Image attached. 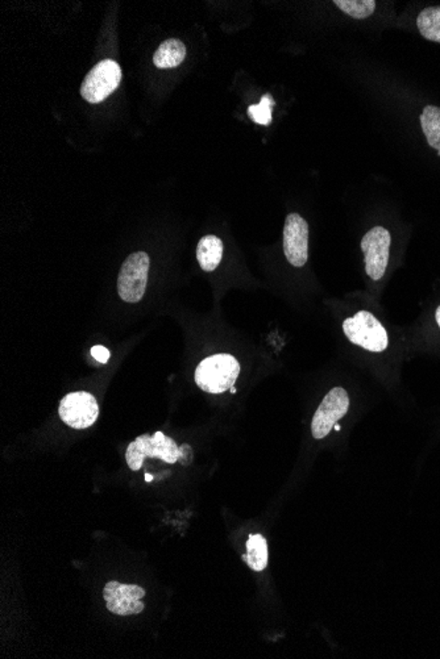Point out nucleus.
I'll list each match as a JSON object with an SVG mask.
<instances>
[{
    "label": "nucleus",
    "instance_id": "nucleus-20",
    "mask_svg": "<svg viewBox=\"0 0 440 659\" xmlns=\"http://www.w3.org/2000/svg\"><path fill=\"white\" fill-rule=\"evenodd\" d=\"M146 480H147V482H152V480H153L152 475L147 474L146 475Z\"/></svg>",
    "mask_w": 440,
    "mask_h": 659
},
{
    "label": "nucleus",
    "instance_id": "nucleus-14",
    "mask_svg": "<svg viewBox=\"0 0 440 659\" xmlns=\"http://www.w3.org/2000/svg\"><path fill=\"white\" fill-rule=\"evenodd\" d=\"M420 120L428 145L438 150L440 155V107H425Z\"/></svg>",
    "mask_w": 440,
    "mask_h": 659
},
{
    "label": "nucleus",
    "instance_id": "nucleus-8",
    "mask_svg": "<svg viewBox=\"0 0 440 659\" xmlns=\"http://www.w3.org/2000/svg\"><path fill=\"white\" fill-rule=\"evenodd\" d=\"M349 409V396L341 387H335L324 396L321 406L316 409L311 423L314 439L322 440L329 436L333 425L347 414Z\"/></svg>",
    "mask_w": 440,
    "mask_h": 659
},
{
    "label": "nucleus",
    "instance_id": "nucleus-16",
    "mask_svg": "<svg viewBox=\"0 0 440 659\" xmlns=\"http://www.w3.org/2000/svg\"><path fill=\"white\" fill-rule=\"evenodd\" d=\"M333 4L354 19H367L376 10L374 0H335Z\"/></svg>",
    "mask_w": 440,
    "mask_h": 659
},
{
    "label": "nucleus",
    "instance_id": "nucleus-17",
    "mask_svg": "<svg viewBox=\"0 0 440 659\" xmlns=\"http://www.w3.org/2000/svg\"><path fill=\"white\" fill-rule=\"evenodd\" d=\"M275 106L272 95L265 94L259 105H252L248 108L251 119L260 125H269L272 123V111Z\"/></svg>",
    "mask_w": 440,
    "mask_h": 659
},
{
    "label": "nucleus",
    "instance_id": "nucleus-3",
    "mask_svg": "<svg viewBox=\"0 0 440 659\" xmlns=\"http://www.w3.org/2000/svg\"><path fill=\"white\" fill-rule=\"evenodd\" d=\"M343 332L352 344L369 352L381 353L389 345L384 325L368 311H359L355 316L344 320Z\"/></svg>",
    "mask_w": 440,
    "mask_h": 659
},
{
    "label": "nucleus",
    "instance_id": "nucleus-19",
    "mask_svg": "<svg viewBox=\"0 0 440 659\" xmlns=\"http://www.w3.org/2000/svg\"><path fill=\"white\" fill-rule=\"evenodd\" d=\"M436 322H438V325L440 328V306L438 307V310H436Z\"/></svg>",
    "mask_w": 440,
    "mask_h": 659
},
{
    "label": "nucleus",
    "instance_id": "nucleus-4",
    "mask_svg": "<svg viewBox=\"0 0 440 659\" xmlns=\"http://www.w3.org/2000/svg\"><path fill=\"white\" fill-rule=\"evenodd\" d=\"M149 256L144 251L131 254L120 267L117 277V292L127 303H138L146 294Z\"/></svg>",
    "mask_w": 440,
    "mask_h": 659
},
{
    "label": "nucleus",
    "instance_id": "nucleus-13",
    "mask_svg": "<svg viewBox=\"0 0 440 659\" xmlns=\"http://www.w3.org/2000/svg\"><path fill=\"white\" fill-rule=\"evenodd\" d=\"M268 557H269V552H268L267 540L261 535L250 536L247 541V553L243 557L247 565L253 571L265 570L268 566Z\"/></svg>",
    "mask_w": 440,
    "mask_h": 659
},
{
    "label": "nucleus",
    "instance_id": "nucleus-10",
    "mask_svg": "<svg viewBox=\"0 0 440 659\" xmlns=\"http://www.w3.org/2000/svg\"><path fill=\"white\" fill-rule=\"evenodd\" d=\"M284 251L294 267H303L308 258V224L298 213H291L284 226Z\"/></svg>",
    "mask_w": 440,
    "mask_h": 659
},
{
    "label": "nucleus",
    "instance_id": "nucleus-12",
    "mask_svg": "<svg viewBox=\"0 0 440 659\" xmlns=\"http://www.w3.org/2000/svg\"><path fill=\"white\" fill-rule=\"evenodd\" d=\"M221 257H223V242L220 237L209 234L198 242L196 258L204 272H214L220 266Z\"/></svg>",
    "mask_w": 440,
    "mask_h": 659
},
{
    "label": "nucleus",
    "instance_id": "nucleus-5",
    "mask_svg": "<svg viewBox=\"0 0 440 659\" xmlns=\"http://www.w3.org/2000/svg\"><path fill=\"white\" fill-rule=\"evenodd\" d=\"M122 81V69L114 60H105L95 65L84 76L81 95L92 105L103 102L117 89Z\"/></svg>",
    "mask_w": 440,
    "mask_h": 659
},
{
    "label": "nucleus",
    "instance_id": "nucleus-2",
    "mask_svg": "<svg viewBox=\"0 0 440 659\" xmlns=\"http://www.w3.org/2000/svg\"><path fill=\"white\" fill-rule=\"evenodd\" d=\"M240 374V363L231 354H215L199 363L196 383L209 393L231 390Z\"/></svg>",
    "mask_w": 440,
    "mask_h": 659
},
{
    "label": "nucleus",
    "instance_id": "nucleus-6",
    "mask_svg": "<svg viewBox=\"0 0 440 659\" xmlns=\"http://www.w3.org/2000/svg\"><path fill=\"white\" fill-rule=\"evenodd\" d=\"M392 237L384 226H374L362 240L365 272L373 281H380L387 272Z\"/></svg>",
    "mask_w": 440,
    "mask_h": 659
},
{
    "label": "nucleus",
    "instance_id": "nucleus-1",
    "mask_svg": "<svg viewBox=\"0 0 440 659\" xmlns=\"http://www.w3.org/2000/svg\"><path fill=\"white\" fill-rule=\"evenodd\" d=\"M158 458L166 464H176L177 461L182 464H188L193 459L188 445L177 447L176 441L171 437L165 436L163 432H156L153 436L143 434L135 441L131 442L125 453L128 466L133 472H138L143 467L146 458Z\"/></svg>",
    "mask_w": 440,
    "mask_h": 659
},
{
    "label": "nucleus",
    "instance_id": "nucleus-7",
    "mask_svg": "<svg viewBox=\"0 0 440 659\" xmlns=\"http://www.w3.org/2000/svg\"><path fill=\"white\" fill-rule=\"evenodd\" d=\"M60 417L67 425L74 429H86L100 417V406L92 393L78 391L68 393L59 409Z\"/></svg>",
    "mask_w": 440,
    "mask_h": 659
},
{
    "label": "nucleus",
    "instance_id": "nucleus-11",
    "mask_svg": "<svg viewBox=\"0 0 440 659\" xmlns=\"http://www.w3.org/2000/svg\"><path fill=\"white\" fill-rule=\"evenodd\" d=\"M185 57V44L179 38H169L158 46L153 62L158 69H173L184 62Z\"/></svg>",
    "mask_w": 440,
    "mask_h": 659
},
{
    "label": "nucleus",
    "instance_id": "nucleus-21",
    "mask_svg": "<svg viewBox=\"0 0 440 659\" xmlns=\"http://www.w3.org/2000/svg\"><path fill=\"white\" fill-rule=\"evenodd\" d=\"M231 393H236V388H235V387H232V388H231Z\"/></svg>",
    "mask_w": 440,
    "mask_h": 659
},
{
    "label": "nucleus",
    "instance_id": "nucleus-15",
    "mask_svg": "<svg viewBox=\"0 0 440 659\" xmlns=\"http://www.w3.org/2000/svg\"><path fill=\"white\" fill-rule=\"evenodd\" d=\"M417 27L426 40L440 44V5L425 8L418 15Z\"/></svg>",
    "mask_w": 440,
    "mask_h": 659
},
{
    "label": "nucleus",
    "instance_id": "nucleus-18",
    "mask_svg": "<svg viewBox=\"0 0 440 659\" xmlns=\"http://www.w3.org/2000/svg\"><path fill=\"white\" fill-rule=\"evenodd\" d=\"M92 357L100 363H108L110 360V350L102 345H97L92 349Z\"/></svg>",
    "mask_w": 440,
    "mask_h": 659
},
{
    "label": "nucleus",
    "instance_id": "nucleus-9",
    "mask_svg": "<svg viewBox=\"0 0 440 659\" xmlns=\"http://www.w3.org/2000/svg\"><path fill=\"white\" fill-rule=\"evenodd\" d=\"M146 596V590L135 584H122L119 582H110L106 584L103 598L108 603V611L119 616L139 615L146 608L141 599Z\"/></svg>",
    "mask_w": 440,
    "mask_h": 659
}]
</instances>
